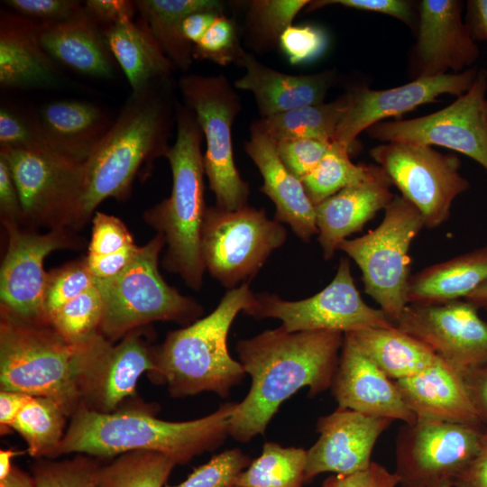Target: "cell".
I'll return each instance as SVG.
<instances>
[{
  "mask_svg": "<svg viewBox=\"0 0 487 487\" xmlns=\"http://www.w3.org/2000/svg\"><path fill=\"white\" fill-rule=\"evenodd\" d=\"M344 334L269 329L237 342L239 362L252 383L231 415L228 434L247 443L265 432L280 405L299 390L315 397L331 388Z\"/></svg>",
  "mask_w": 487,
  "mask_h": 487,
  "instance_id": "6da1fadb",
  "label": "cell"
},
{
  "mask_svg": "<svg viewBox=\"0 0 487 487\" xmlns=\"http://www.w3.org/2000/svg\"><path fill=\"white\" fill-rule=\"evenodd\" d=\"M236 403L225 402L209 415L181 422L160 419L148 406L101 413L80 404L51 459L73 453L107 458L132 451H153L184 464L225 442Z\"/></svg>",
  "mask_w": 487,
  "mask_h": 487,
  "instance_id": "7a4b0ae2",
  "label": "cell"
},
{
  "mask_svg": "<svg viewBox=\"0 0 487 487\" xmlns=\"http://www.w3.org/2000/svg\"><path fill=\"white\" fill-rule=\"evenodd\" d=\"M170 82L132 93L100 144L83 164V228L108 198L124 200L143 166L165 157L172 126Z\"/></svg>",
  "mask_w": 487,
  "mask_h": 487,
  "instance_id": "3957f363",
  "label": "cell"
},
{
  "mask_svg": "<svg viewBox=\"0 0 487 487\" xmlns=\"http://www.w3.org/2000/svg\"><path fill=\"white\" fill-rule=\"evenodd\" d=\"M254 299L249 283H243L228 289L207 317L170 331L156 347V368L151 374L153 381L166 384L173 398L206 391L228 397L246 372L230 355L227 335L238 313L250 308Z\"/></svg>",
  "mask_w": 487,
  "mask_h": 487,
  "instance_id": "277c9868",
  "label": "cell"
},
{
  "mask_svg": "<svg viewBox=\"0 0 487 487\" xmlns=\"http://www.w3.org/2000/svg\"><path fill=\"white\" fill-rule=\"evenodd\" d=\"M175 119L177 136L166 155L172 173L171 192L169 198L145 210L142 218L165 239L164 268L198 290L206 271L200 251L207 208L201 152L204 134L194 112L186 105L176 104Z\"/></svg>",
  "mask_w": 487,
  "mask_h": 487,
  "instance_id": "5b68a950",
  "label": "cell"
},
{
  "mask_svg": "<svg viewBox=\"0 0 487 487\" xmlns=\"http://www.w3.org/2000/svg\"><path fill=\"white\" fill-rule=\"evenodd\" d=\"M0 388L51 399L70 418L81 403L76 344L0 306Z\"/></svg>",
  "mask_w": 487,
  "mask_h": 487,
  "instance_id": "8992f818",
  "label": "cell"
},
{
  "mask_svg": "<svg viewBox=\"0 0 487 487\" xmlns=\"http://www.w3.org/2000/svg\"><path fill=\"white\" fill-rule=\"evenodd\" d=\"M166 245L156 234L140 250L135 259L120 273L95 279L103 306L98 332L115 343L129 332L156 321H172L188 326L199 319L203 307L170 286L159 271V256Z\"/></svg>",
  "mask_w": 487,
  "mask_h": 487,
  "instance_id": "52a82bcc",
  "label": "cell"
},
{
  "mask_svg": "<svg viewBox=\"0 0 487 487\" xmlns=\"http://www.w3.org/2000/svg\"><path fill=\"white\" fill-rule=\"evenodd\" d=\"M424 226L420 212L402 196H394L375 229L345 240L338 249L357 264L365 292L394 325L409 305V252Z\"/></svg>",
  "mask_w": 487,
  "mask_h": 487,
  "instance_id": "ba28073f",
  "label": "cell"
},
{
  "mask_svg": "<svg viewBox=\"0 0 487 487\" xmlns=\"http://www.w3.org/2000/svg\"><path fill=\"white\" fill-rule=\"evenodd\" d=\"M178 85L206 137L205 174L216 206L228 211L247 206L249 184L241 178L232 150V125L241 110L238 94L224 75L189 74Z\"/></svg>",
  "mask_w": 487,
  "mask_h": 487,
  "instance_id": "9c48e42d",
  "label": "cell"
},
{
  "mask_svg": "<svg viewBox=\"0 0 487 487\" xmlns=\"http://www.w3.org/2000/svg\"><path fill=\"white\" fill-rule=\"evenodd\" d=\"M286 238L285 227L263 208L207 207L200 237L205 269L224 287L236 288L252 280Z\"/></svg>",
  "mask_w": 487,
  "mask_h": 487,
  "instance_id": "30bf717a",
  "label": "cell"
},
{
  "mask_svg": "<svg viewBox=\"0 0 487 487\" xmlns=\"http://www.w3.org/2000/svg\"><path fill=\"white\" fill-rule=\"evenodd\" d=\"M17 188L23 226L81 229L83 164L35 152L0 149Z\"/></svg>",
  "mask_w": 487,
  "mask_h": 487,
  "instance_id": "8fae6325",
  "label": "cell"
},
{
  "mask_svg": "<svg viewBox=\"0 0 487 487\" xmlns=\"http://www.w3.org/2000/svg\"><path fill=\"white\" fill-rule=\"evenodd\" d=\"M370 155L420 212L427 228L444 224L455 199L470 188L459 171L460 159L430 145L391 142L372 148Z\"/></svg>",
  "mask_w": 487,
  "mask_h": 487,
  "instance_id": "7c38bea8",
  "label": "cell"
},
{
  "mask_svg": "<svg viewBox=\"0 0 487 487\" xmlns=\"http://www.w3.org/2000/svg\"><path fill=\"white\" fill-rule=\"evenodd\" d=\"M255 318H278L286 332L336 331L343 334L394 326L381 308L362 298L351 272L350 261L342 258L332 281L315 295L300 300H285L277 295H255L244 311Z\"/></svg>",
  "mask_w": 487,
  "mask_h": 487,
  "instance_id": "4fadbf2b",
  "label": "cell"
},
{
  "mask_svg": "<svg viewBox=\"0 0 487 487\" xmlns=\"http://www.w3.org/2000/svg\"><path fill=\"white\" fill-rule=\"evenodd\" d=\"M145 331L144 327L133 330L117 345L98 331L75 343L81 405L112 413L136 396L140 377L156 368V347L150 345Z\"/></svg>",
  "mask_w": 487,
  "mask_h": 487,
  "instance_id": "5bb4252c",
  "label": "cell"
},
{
  "mask_svg": "<svg viewBox=\"0 0 487 487\" xmlns=\"http://www.w3.org/2000/svg\"><path fill=\"white\" fill-rule=\"evenodd\" d=\"M487 70L479 69L467 92L435 113L377 123L366 132L382 142L438 145L470 157L487 171Z\"/></svg>",
  "mask_w": 487,
  "mask_h": 487,
  "instance_id": "9a60e30c",
  "label": "cell"
},
{
  "mask_svg": "<svg viewBox=\"0 0 487 487\" xmlns=\"http://www.w3.org/2000/svg\"><path fill=\"white\" fill-rule=\"evenodd\" d=\"M2 225L7 244L0 270V306L31 322L51 324L44 308V259L54 251L80 250L86 241L69 228L41 233L11 222Z\"/></svg>",
  "mask_w": 487,
  "mask_h": 487,
  "instance_id": "2e32d148",
  "label": "cell"
},
{
  "mask_svg": "<svg viewBox=\"0 0 487 487\" xmlns=\"http://www.w3.org/2000/svg\"><path fill=\"white\" fill-rule=\"evenodd\" d=\"M485 427L417 418L400 427L395 444V471L400 485L452 481L478 453Z\"/></svg>",
  "mask_w": 487,
  "mask_h": 487,
  "instance_id": "e0dca14e",
  "label": "cell"
},
{
  "mask_svg": "<svg viewBox=\"0 0 487 487\" xmlns=\"http://www.w3.org/2000/svg\"><path fill=\"white\" fill-rule=\"evenodd\" d=\"M395 326L427 345L461 373L487 364V320L464 299L409 304Z\"/></svg>",
  "mask_w": 487,
  "mask_h": 487,
  "instance_id": "ac0fdd59",
  "label": "cell"
},
{
  "mask_svg": "<svg viewBox=\"0 0 487 487\" xmlns=\"http://www.w3.org/2000/svg\"><path fill=\"white\" fill-rule=\"evenodd\" d=\"M479 69L472 67L460 73L419 78L388 89L357 87L349 90L350 102L335 133L333 142L351 148L355 138L382 120L402 115L414 108L438 101L442 95H464L473 84Z\"/></svg>",
  "mask_w": 487,
  "mask_h": 487,
  "instance_id": "d6986e66",
  "label": "cell"
},
{
  "mask_svg": "<svg viewBox=\"0 0 487 487\" xmlns=\"http://www.w3.org/2000/svg\"><path fill=\"white\" fill-rule=\"evenodd\" d=\"M464 5L460 0L419 2L418 36L409 60L413 79L474 67L479 49L462 17Z\"/></svg>",
  "mask_w": 487,
  "mask_h": 487,
  "instance_id": "ffe728a7",
  "label": "cell"
},
{
  "mask_svg": "<svg viewBox=\"0 0 487 487\" xmlns=\"http://www.w3.org/2000/svg\"><path fill=\"white\" fill-rule=\"evenodd\" d=\"M392 421L341 407L320 417L316 426L319 437L307 450L305 483L322 473L345 475L366 469L378 438Z\"/></svg>",
  "mask_w": 487,
  "mask_h": 487,
  "instance_id": "44dd1931",
  "label": "cell"
},
{
  "mask_svg": "<svg viewBox=\"0 0 487 487\" xmlns=\"http://www.w3.org/2000/svg\"><path fill=\"white\" fill-rule=\"evenodd\" d=\"M330 389L338 407L403 423H412L417 418L395 381L361 350L349 334H344Z\"/></svg>",
  "mask_w": 487,
  "mask_h": 487,
  "instance_id": "7402d4cb",
  "label": "cell"
},
{
  "mask_svg": "<svg viewBox=\"0 0 487 487\" xmlns=\"http://www.w3.org/2000/svg\"><path fill=\"white\" fill-rule=\"evenodd\" d=\"M391 185L385 171L377 165L368 179L346 187L315 206L317 240L325 260L332 259L349 235L361 231L385 209L394 198Z\"/></svg>",
  "mask_w": 487,
  "mask_h": 487,
  "instance_id": "603a6c76",
  "label": "cell"
},
{
  "mask_svg": "<svg viewBox=\"0 0 487 487\" xmlns=\"http://www.w3.org/2000/svg\"><path fill=\"white\" fill-rule=\"evenodd\" d=\"M244 150L262 174L261 191L274 203L275 218L288 224L295 234L308 243L317 235L315 206L305 187L280 161L274 142L257 122L251 125V136Z\"/></svg>",
  "mask_w": 487,
  "mask_h": 487,
  "instance_id": "cb8c5ba5",
  "label": "cell"
},
{
  "mask_svg": "<svg viewBox=\"0 0 487 487\" xmlns=\"http://www.w3.org/2000/svg\"><path fill=\"white\" fill-rule=\"evenodd\" d=\"M57 63L39 39V23L14 13L0 14V86L4 89L54 87Z\"/></svg>",
  "mask_w": 487,
  "mask_h": 487,
  "instance_id": "d4e9b609",
  "label": "cell"
},
{
  "mask_svg": "<svg viewBox=\"0 0 487 487\" xmlns=\"http://www.w3.org/2000/svg\"><path fill=\"white\" fill-rule=\"evenodd\" d=\"M394 381L417 418L484 427L471 400L463 374L440 358L423 372Z\"/></svg>",
  "mask_w": 487,
  "mask_h": 487,
  "instance_id": "484cf974",
  "label": "cell"
},
{
  "mask_svg": "<svg viewBox=\"0 0 487 487\" xmlns=\"http://www.w3.org/2000/svg\"><path fill=\"white\" fill-rule=\"evenodd\" d=\"M245 73L234 87L253 94L262 118L324 103L335 83L332 70L311 75H290L271 69L244 51L238 60Z\"/></svg>",
  "mask_w": 487,
  "mask_h": 487,
  "instance_id": "4316f807",
  "label": "cell"
},
{
  "mask_svg": "<svg viewBox=\"0 0 487 487\" xmlns=\"http://www.w3.org/2000/svg\"><path fill=\"white\" fill-rule=\"evenodd\" d=\"M39 39L56 62L80 74L111 78L115 58L100 24L84 7L71 18L55 23H39Z\"/></svg>",
  "mask_w": 487,
  "mask_h": 487,
  "instance_id": "83f0119b",
  "label": "cell"
},
{
  "mask_svg": "<svg viewBox=\"0 0 487 487\" xmlns=\"http://www.w3.org/2000/svg\"><path fill=\"white\" fill-rule=\"evenodd\" d=\"M34 116L54 151L81 164L100 144L115 121L99 106L77 100L46 104Z\"/></svg>",
  "mask_w": 487,
  "mask_h": 487,
  "instance_id": "f1b7e54d",
  "label": "cell"
},
{
  "mask_svg": "<svg viewBox=\"0 0 487 487\" xmlns=\"http://www.w3.org/2000/svg\"><path fill=\"white\" fill-rule=\"evenodd\" d=\"M103 32L111 53L132 87V93L170 82L174 66L142 15L133 21L104 28Z\"/></svg>",
  "mask_w": 487,
  "mask_h": 487,
  "instance_id": "f546056e",
  "label": "cell"
},
{
  "mask_svg": "<svg viewBox=\"0 0 487 487\" xmlns=\"http://www.w3.org/2000/svg\"><path fill=\"white\" fill-rule=\"evenodd\" d=\"M487 280V244L410 276L408 302L442 304L464 299Z\"/></svg>",
  "mask_w": 487,
  "mask_h": 487,
  "instance_id": "4dcf8cb0",
  "label": "cell"
},
{
  "mask_svg": "<svg viewBox=\"0 0 487 487\" xmlns=\"http://www.w3.org/2000/svg\"><path fill=\"white\" fill-rule=\"evenodd\" d=\"M345 334L393 381L416 375L439 360L427 345L395 325Z\"/></svg>",
  "mask_w": 487,
  "mask_h": 487,
  "instance_id": "1f68e13d",
  "label": "cell"
},
{
  "mask_svg": "<svg viewBox=\"0 0 487 487\" xmlns=\"http://www.w3.org/2000/svg\"><path fill=\"white\" fill-rule=\"evenodd\" d=\"M135 4L165 55L174 68L182 70H187L194 59V45L182 32L184 19L200 11L223 12V4L216 0H138Z\"/></svg>",
  "mask_w": 487,
  "mask_h": 487,
  "instance_id": "d6a6232c",
  "label": "cell"
},
{
  "mask_svg": "<svg viewBox=\"0 0 487 487\" xmlns=\"http://www.w3.org/2000/svg\"><path fill=\"white\" fill-rule=\"evenodd\" d=\"M349 102L350 96L346 92L329 103L296 108L256 122L274 142L296 139H324L333 142Z\"/></svg>",
  "mask_w": 487,
  "mask_h": 487,
  "instance_id": "836d02e7",
  "label": "cell"
},
{
  "mask_svg": "<svg viewBox=\"0 0 487 487\" xmlns=\"http://www.w3.org/2000/svg\"><path fill=\"white\" fill-rule=\"evenodd\" d=\"M307 451L266 442L261 455L253 460L232 487H302Z\"/></svg>",
  "mask_w": 487,
  "mask_h": 487,
  "instance_id": "e575fe53",
  "label": "cell"
},
{
  "mask_svg": "<svg viewBox=\"0 0 487 487\" xmlns=\"http://www.w3.org/2000/svg\"><path fill=\"white\" fill-rule=\"evenodd\" d=\"M69 416L56 401L32 397L14 420L12 428L27 444V453L33 458L51 459L60 444Z\"/></svg>",
  "mask_w": 487,
  "mask_h": 487,
  "instance_id": "d590c367",
  "label": "cell"
},
{
  "mask_svg": "<svg viewBox=\"0 0 487 487\" xmlns=\"http://www.w3.org/2000/svg\"><path fill=\"white\" fill-rule=\"evenodd\" d=\"M176 461L153 451H132L100 466L99 487H164Z\"/></svg>",
  "mask_w": 487,
  "mask_h": 487,
  "instance_id": "8d00e7d4",
  "label": "cell"
},
{
  "mask_svg": "<svg viewBox=\"0 0 487 487\" xmlns=\"http://www.w3.org/2000/svg\"><path fill=\"white\" fill-rule=\"evenodd\" d=\"M349 152L347 145L332 142L315 170L301 179L314 206L346 187L368 179L375 172L377 165L354 164Z\"/></svg>",
  "mask_w": 487,
  "mask_h": 487,
  "instance_id": "74e56055",
  "label": "cell"
},
{
  "mask_svg": "<svg viewBox=\"0 0 487 487\" xmlns=\"http://www.w3.org/2000/svg\"><path fill=\"white\" fill-rule=\"evenodd\" d=\"M307 0H253L246 16L249 41L256 50L279 45L282 33L297 14L308 5Z\"/></svg>",
  "mask_w": 487,
  "mask_h": 487,
  "instance_id": "f35d334b",
  "label": "cell"
},
{
  "mask_svg": "<svg viewBox=\"0 0 487 487\" xmlns=\"http://www.w3.org/2000/svg\"><path fill=\"white\" fill-rule=\"evenodd\" d=\"M102 313V299L95 284L56 310L50 323L66 340L77 343L98 331Z\"/></svg>",
  "mask_w": 487,
  "mask_h": 487,
  "instance_id": "ab89813d",
  "label": "cell"
},
{
  "mask_svg": "<svg viewBox=\"0 0 487 487\" xmlns=\"http://www.w3.org/2000/svg\"><path fill=\"white\" fill-rule=\"evenodd\" d=\"M97 458L77 455L70 459L53 461L40 458L32 465L37 487H99Z\"/></svg>",
  "mask_w": 487,
  "mask_h": 487,
  "instance_id": "60d3db41",
  "label": "cell"
},
{
  "mask_svg": "<svg viewBox=\"0 0 487 487\" xmlns=\"http://www.w3.org/2000/svg\"><path fill=\"white\" fill-rule=\"evenodd\" d=\"M94 285L85 257L47 271L43 297L49 321L56 310Z\"/></svg>",
  "mask_w": 487,
  "mask_h": 487,
  "instance_id": "b9f144b4",
  "label": "cell"
},
{
  "mask_svg": "<svg viewBox=\"0 0 487 487\" xmlns=\"http://www.w3.org/2000/svg\"><path fill=\"white\" fill-rule=\"evenodd\" d=\"M0 149L29 151L62 157L50 145L34 115L23 114L6 104H2L0 107Z\"/></svg>",
  "mask_w": 487,
  "mask_h": 487,
  "instance_id": "7bdbcfd3",
  "label": "cell"
},
{
  "mask_svg": "<svg viewBox=\"0 0 487 487\" xmlns=\"http://www.w3.org/2000/svg\"><path fill=\"white\" fill-rule=\"evenodd\" d=\"M252 460L239 448L225 450L196 467L185 481L164 487H232L237 476Z\"/></svg>",
  "mask_w": 487,
  "mask_h": 487,
  "instance_id": "ee69618b",
  "label": "cell"
},
{
  "mask_svg": "<svg viewBox=\"0 0 487 487\" xmlns=\"http://www.w3.org/2000/svg\"><path fill=\"white\" fill-rule=\"evenodd\" d=\"M243 51L234 22L222 14L194 45L193 57L225 66L238 61Z\"/></svg>",
  "mask_w": 487,
  "mask_h": 487,
  "instance_id": "f6af8a7d",
  "label": "cell"
},
{
  "mask_svg": "<svg viewBox=\"0 0 487 487\" xmlns=\"http://www.w3.org/2000/svg\"><path fill=\"white\" fill-rule=\"evenodd\" d=\"M134 245L132 234L120 218L100 211L95 212L87 255H109Z\"/></svg>",
  "mask_w": 487,
  "mask_h": 487,
  "instance_id": "bcb514c9",
  "label": "cell"
},
{
  "mask_svg": "<svg viewBox=\"0 0 487 487\" xmlns=\"http://www.w3.org/2000/svg\"><path fill=\"white\" fill-rule=\"evenodd\" d=\"M276 152L286 168L299 179H304L321 161L332 141L296 139L274 142Z\"/></svg>",
  "mask_w": 487,
  "mask_h": 487,
  "instance_id": "7dc6e473",
  "label": "cell"
},
{
  "mask_svg": "<svg viewBox=\"0 0 487 487\" xmlns=\"http://www.w3.org/2000/svg\"><path fill=\"white\" fill-rule=\"evenodd\" d=\"M325 31L314 25H290L280 36L279 46L293 65L310 62L326 49Z\"/></svg>",
  "mask_w": 487,
  "mask_h": 487,
  "instance_id": "c3c4849f",
  "label": "cell"
},
{
  "mask_svg": "<svg viewBox=\"0 0 487 487\" xmlns=\"http://www.w3.org/2000/svg\"><path fill=\"white\" fill-rule=\"evenodd\" d=\"M4 4L13 13L38 23L66 21L79 12L83 4L75 0H6Z\"/></svg>",
  "mask_w": 487,
  "mask_h": 487,
  "instance_id": "681fc988",
  "label": "cell"
},
{
  "mask_svg": "<svg viewBox=\"0 0 487 487\" xmlns=\"http://www.w3.org/2000/svg\"><path fill=\"white\" fill-rule=\"evenodd\" d=\"M329 5H341L357 10L384 14L411 27L415 23L414 5L406 0H317L310 1L308 10L314 11Z\"/></svg>",
  "mask_w": 487,
  "mask_h": 487,
  "instance_id": "f907efd6",
  "label": "cell"
},
{
  "mask_svg": "<svg viewBox=\"0 0 487 487\" xmlns=\"http://www.w3.org/2000/svg\"><path fill=\"white\" fill-rule=\"evenodd\" d=\"M399 484L400 480L394 472L372 461L364 470L327 477L322 487H397Z\"/></svg>",
  "mask_w": 487,
  "mask_h": 487,
  "instance_id": "816d5d0a",
  "label": "cell"
},
{
  "mask_svg": "<svg viewBox=\"0 0 487 487\" xmlns=\"http://www.w3.org/2000/svg\"><path fill=\"white\" fill-rule=\"evenodd\" d=\"M83 4L102 29L133 21L138 12L135 1L130 0H87Z\"/></svg>",
  "mask_w": 487,
  "mask_h": 487,
  "instance_id": "f5cc1de1",
  "label": "cell"
},
{
  "mask_svg": "<svg viewBox=\"0 0 487 487\" xmlns=\"http://www.w3.org/2000/svg\"><path fill=\"white\" fill-rule=\"evenodd\" d=\"M0 216L2 222L23 226V216L20 196L10 169L0 157Z\"/></svg>",
  "mask_w": 487,
  "mask_h": 487,
  "instance_id": "db71d44e",
  "label": "cell"
},
{
  "mask_svg": "<svg viewBox=\"0 0 487 487\" xmlns=\"http://www.w3.org/2000/svg\"><path fill=\"white\" fill-rule=\"evenodd\" d=\"M140 246L134 245L105 256L86 255V262L95 279H107L123 271L136 257Z\"/></svg>",
  "mask_w": 487,
  "mask_h": 487,
  "instance_id": "11a10c76",
  "label": "cell"
},
{
  "mask_svg": "<svg viewBox=\"0 0 487 487\" xmlns=\"http://www.w3.org/2000/svg\"><path fill=\"white\" fill-rule=\"evenodd\" d=\"M454 487H487V427L481 446L470 464L453 480Z\"/></svg>",
  "mask_w": 487,
  "mask_h": 487,
  "instance_id": "9f6ffc18",
  "label": "cell"
},
{
  "mask_svg": "<svg viewBox=\"0 0 487 487\" xmlns=\"http://www.w3.org/2000/svg\"><path fill=\"white\" fill-rule=\"evenodd\" d=\"M482 424L487 427V364L462 373Z\"/></svg>",
  "mask_w": 487,
  "mask_h": 487,
  "instance_id": "6f0895ef",
  "label": "cell"
},
{
  "mask_svg": "<svg viewBox=\"0 0 487 487\" xmlns=\"http://www.w3.org/2000/svg\"><path fill=\"white\" fill-rule=\"evenodd\" d=\"M32 398V396L19 391H0V425L2 434L5 433L7 429L12 428L17 416Z\"/></svg>",
  "mask_w": 487,
  "mask_h": 487,
  "instance_id": "680465c9",
  "label": "cell"
},
{
  "mask_svg": "<svg viewBox=\"0 0 487 487\" xmlns=\"http://www.w3.org/2000/svg\"><path fill=\"white\" fill-rule=\"evenodd\" d=\"M222 14L223 12L207 10L188 15L182 23V32L185 38L193 45L197 44L215 20Z\"/></svg>",
  "mask_w": 487,
  "mask_h": 487,
  "instance_id": "91938a15",
  "label": "cell"
},
{
  "mask_svg": "<svg viewBox=\"0 0 487 487\" xmlns=\"http://www.w3.org/2000/svg\"><path fill=\"white\" fill-rule=\"evenodd\" d=\"M465 6L464 22L472 38L487 41V0H469Z\"/></svg>",
  "mask_w": 487,
  "mask_h": 487,
  "instance_id": "94428289",
  "label": "cell"
},
{
  "mask_svg": "<svg viewBox=\"0 0 487 487\" xmlns=\"http://www.w3.org/2000/svg\"><path fill=\"white\" fill-rule=\"evenodd\" d=\"M0 487H37V484L32 473L14 464L9 473L0 480Z\"/></svg>",
  "mask_w": 487,
  "mask_h": 487,
  "instance_id": "6125c7cd",
  "label": "cell"
},
{
  "mask_svg": "<svg viewBox=\"0 0 487 487\" xmlns=\"http://www.w3.org/2000/svg\"><path fill=\"white\" fill-rule=\"evenodd\" d=\"M464 299L473 303L479 309L487 310V280L467 295Z\"/></svg>",
  "mask_w": 487,
  "mask_h": 487,
  "instance_id": "be15d7a7",
  "label": "cell"
},
{
  "mask_svg": "<svg viewBox=\"0 0 487 487\" xmlns=\"http://www.w3.org/2000/svg\"><path fill=\"white\" fill-rule=\"evenodd\" d=\"M22 452L13 449H2L0 451V480H3L11 471L13 467V458Z\"/></svg>",
  "mask_w": 487,
  "mask_h": 487,
  "instance_id": "e7e4bbea",
  "label": "cell"
},
{
  "mask_svg": "<svg viewBox=\"0 0 487 487\" xmlns=\"http://www.w3.org/2000/svg\"><path fill=\"white\" fill-rule=\"evenodd\" d=\"M401 487H454V485L453 482L449 480H434L407 484Z\"/></svg>",
  "mask_w": 487,
  "mask_h": 487,
  "instance_id": "03108f58",
  "label": "cell"
},
{
  "mask_svg": "<svg viewBox=\"0 0 487 487\" xmlns=\"http://www.w3.org/2000/svg\"><path fill=\"white\" fill-rule=\"evenodd\" d=\"M486 115H487V102H486Z\"/></svg>",
  "mask_w": 487,
  "mask_h": 487,
  "instance_id": "003e7915",
  "label": "cell"
}]
</instances>
